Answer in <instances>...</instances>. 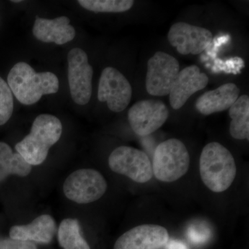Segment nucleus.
<instances>
[{"instance_id": "nucleus-1", "label": "nucleus", "mask_w": 249, "mask_h": 249, "mask_svg": "<svg viewBox=\"0 0 249 249\" xmlns=\"http://www.w3.org/2000/svg\"><path fill=\"white\" fill-rule=\"evenodd\" d=\"M8 85L22 104L31 106L38 102L44 95L58 92V77L52 72L37 73L26 62L16 64L9 71Z\"/></svg>"}, {"instance_id": "nucleus-2", "label": "nucleus", "mask_w": 249, "mask_h": 249, "mask_svg": "<svg viewBox=\"0 0 249 249\" xmlns=\"http://www.w3.org/2000/svg\"><path fill=\"white\" fill-rule=\"evenodd\" d=\"M199 172L205 186L214 193H222L233 183L237 167L233 156L227 147L211 142L201 152Z\"/></svg>"}, {"instance_id": "nucleus-3", "label": "nucleus", "mask_w": 249, "mask_h": 249, "mask_svg": "<svg viewBox=\"0 0 249 249\" xmlns=\"http://www.w3.org/2000/svg\"><path fill=\"white\" fill-rule=\"evenodd\" d=\"M62 125L58 118L51 114L36 117L31 132L16 145V150L31 165L42 164L49 149L61 137Z\"/></svg>"}, {"instance_id": "nucleus-4", "label": "nucleus", "mask_w": 249, "mask_h": 249, "mask_svg": "<svg viewBox=\"0 0 249 249\" xmlns=\"http://www.w3.org/2000/svg\"><path fill=\"white\" fill-rule=\"evenodd\" d=\"M191 157L186 145L177 139L160 142L156 148L152 160L153 175L159 181L170 183L186 175Z\"/></svg>"}, {"instance_id": "nucleus-5", "label": "nucleus", "mask_w": 249, "mask_h": 249, "mask_svg": "<svg viewBox=\"0 0 249 249\" xmlns=\"http://www.w3.org/2000/svg\"><path fill=\"white\" fill-rule=\"evenodd\" d=\"M106 178L97 170L80 169L65 180L63 191L69 199L78 204H89L101 199L106 191Z\"/></svg>"}, {"instance_id": "nucleus-6", "label": "nucleus", "mask_w": 249, "mask_h": 249, "mask_svg": "<svg viewBox=\"0 0 249 249\" xmlns=\"http://www.w3.org/2000/svg\"><path fill=\"white\" fill-rule=\"evenodd\" d=\"M108 164L114 173L127 177L137 183H146L153 177L148 156L134 147H117L109 155Z\"/></svg>"}, {"instance_id": "nucleus-7", "label": "nucleus", "mask_w": 249, "mask_h": 249, "mask_svg": "<svg viewBox=\"0 0 249 249\" xmlns=\"http://www.w3.org/2000/svg\"><path fill=\"white\" fill-rule=\"evenodd\" d=\"M179 71V63L176 58L164 52H157L147 62V93L154 96L169 94Z\"/></svg>"}, {"instance_id": "nucleus-8", "label": "nucleus", "mask_w": 249, "mask_h": 249, "mask_svg": "<svg viewBox=\"0 0 249 249\" xmlns=\"http://www.w3.org/2000/svg\"><path fill=\"white\" fill-rule=\"evenodd\" d=\"M68 81L72 99L76 104L85 106L89 102L92 93V67L83 49L73 48L67 55Z\"/></svg>"}, {"instance_id": "nucleus-9", "label": "nucleus", "mask_w": 249, "mask_h": 249, "mask_svg": "<svg viewBox=\"0 0 249 249\" xmlns=\"http://www.w3.org/2000/svg\"><path fill=\"white\" fill-rule=\"evenodd\" d=\"M132 95L130 83L119 70L110 67L103 70L98 85L99 101L107 102L111 111L121 112L129 106Z\"/></svg>"}, {"instance_id": "nucleus-10", "label": "nucleus", "mask_w": 249, "mask_h": 249, "mask_svg": "<svg viewBox=\"0 0 249 249\" xmlns=\"http://www.w3.org/2000/svg\"><path fill=\"white\" fill-rule=\"evenodd\" d=\"M169 116L164 103L159 100H143L136 103L128 111V121L137 135L145 137L160 128Z\"/></svg>"}, {"instance_id": "nucleus-11", "label": "nucleus", "mask_w": 249, "mask_h": 249, "mask_svg": "<svg viewBox=\"0 0 249 249\" xmlns=\"http://www.w3.org/2000/svg\"><path fill=\"white\" fill-rule=\"evenodd\" d=\"M212 33L204 28L186 22H178L170 27L168 40L181 55L202 53L212 42Z\"/></svg>"}, {"instance_id": "nucleus-12", "label": "nucleus", "mask_w": 249, "mask_h": 249, "mask_svg": "<svg viewBox=\"0 0 249 249\" xmlns=\"http://www.w3.org/2000/svg\"><path fill=\"white\" fill-rule=\"evenodd\" d=\"M169 233L156 224H142L127 231L118 238L114 249H160L167 245Z\"/></svg>"}, {"instance_id": "nucleus-13", "label": "nucleus", "mask_w": 249, "mask_h": 249, "mask_svg": "<svg viewBox=\"0 0 249 249\" xmlns=\"http://www.w3.org/2000/svg\"><path fill=\"white\" fill-rule=\"evenodd\" d=\"M209 83V77L201 73L196 65H191L178 73L169 93L171 107L178 109L183 107L192 95L204 89Z\"/></svg>"}, {"instance_id": "nucleus-14", "label": "nucleus", "mask_w": 249, "mask_h": 249, "mask_svg": "<svg viewBox=\"0 0 249 249\" xmlns=\"http://www.w3.org/2000/svg\"><path fill=\"white\" fill-rule=\"evenodd\" d=\"M70 23V19L65 16L53 19L37 18L34 23L33 34L42 42L64 45L73 40L76 36L75 29Z\"/></svg>"}, {"instance_id": "nucleus-15", "label": "nucleus", "mask_w": 249, "mask_h": 249, "mask_svg": "<svg viewBox=\"0 0 249 249\" xmlns=\"http://www.w3.org/2000/svg\"><path fill=\"white\" fill-rule=\"evenodd\" d=\"M240 92V89L234 83L221 85L198 98L196 103V110L206 116L227 110L237 101Z\"/></svg>"}, {"instance_id": "nucleus-16", "label": "nucleus", "mask_w": 249, "mask_h": 249, "mask_svg": "<svg viewBox=\"0 0 249 249\" xmlns=\"http://www.w3.org/2000/svg\"><path fill=\"white\" fill-rule=\"evenodd\" d=\"M55 232L56 224L53 218L42 214L27 225L14 226L10 230L9 235L14 240L48 245L53 240Z\"/></svg>"}, {"instance_id": "nucleus-17", "label": "nucleus", "mask_w": 249, "mask_h": 249, "mask_svg": "<svg viewBox=\"0 0 249 249\" xmlns=\"http://www.w3.org/2000/svg\"><path fill=\"white\" fill-rule=\"evenodd\" d=\"M32 166L19 153H14L6 142H0V182L11 175L27 177Z\"/></svg>"}, {"instance_id": "nucleus-18", "label": "nucleus", "mask_w": 249, "mask_h": 249, "mask_svg": "<svg viewBox=\"0 0 249 249\" xmlns=\"http://www.w3.org/2000/svg\"><path fill=\"white\" fill-rule=\"evenodd\" d=\"M229 116L231 118L230 131L232 138L237 140H249V97L242 95L229 108Z\"/></svg>"}, {"instance_id": "nucleus-19", "label": "nucleus", "mask_w": 249, "mask_h": 249, "mask_svg": "<svg viewBox=\"0 0 249 249\" xmlns=\"http://www.w3.org/2000/svg\"><path fill=\"white\" fill-rule=\"evenodd\" d=\"M58 239L63 249H91L80 231L79 222L76 219H65L59 226Z\"/></svg>"}, {"instance_id": "nucleus-20", "label": "nucleus", "mask_w": 249, "mask_h": 249, "mask_svg": "<svg viewBox=\"0 0 249 249\" xmlns=\"http://www.w3.org/2000/svg\"><path fill=\"white\" fill-rule=\"evenodd\" d=\"M78 4L96 13H121L129 11L133 6L132 0H79Z\"/></svg>"}, {"instance_id": "nucleus-21", "label": "nucleus", "mask_w": 249, "mask_h": 249, "mask_svg": "<svg viewBox=\"0 0 249 249\" xmlns=\"http://www.w3.org/2000/svg\"><path fill=\"white\" fill-rule=\"evenodd\" d=\"M14 111V98L7 83L0 77V125L9 121Z\"/></svg>"}, {"instance_id": "nucleus-22", "label": "nucleus", "mask_w": 249, "mask_h": 249, "mask_svg": "<svg viewBox=\"0 0 249 249\" xmlns=\"http://www.w3.org/2000/svg\"><path fill=\"white\" fill-rule=\"evenodd\" d=\"M0 249H37L35 243L29 241L7 238L0 240Z\"/></svg>"}, {"instance_id": "nucleus-23", "label": "nucleus", "mask_w": 249, "mask_h": 249, "mask_svg": "<svg viewBox=\"0 0 249 249\" xmlns=\"http://www.w3.org/2000/svg\"><path fill=\"white\" fill-rule=\"evenodd\" d=\"M168 249H187L186 246L179 242H172L168 245Z\"/></svg>"}, {"instance_id": "nucleus-24", "label": "nucleus", "mask_w": 249, "mask_h": 249, "mask_svg": "<svg viewBox=\"0 0 249 249\" xmlns=\"http://www.w3.org/2000/svg\"><path fill=\"white\" fill-rule=\"evenodd\" d=\"M13 2H16V3H19V2H21V1H19V0H16V1H15V0H14V1H12Z\"/></svg>"}]
</instances>
